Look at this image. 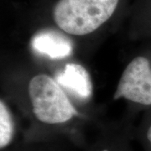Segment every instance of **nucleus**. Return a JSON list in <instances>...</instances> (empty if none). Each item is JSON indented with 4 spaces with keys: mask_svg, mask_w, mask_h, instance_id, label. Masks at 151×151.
I'll return each mask as SVG.
<instances>
[{
    "mask_svg": "<svg viewBox=\"0 0 151 151\" xmlns=\"http://www.w3.org/2000/svg\"><path fill=\"white\" fill-rule=\"evenodd\" d=\"M119 0H59L53 19L62 32L83 36L96 31L115 12Z\"/></svg>",
    "mask_w": 151,
    "mask_h": 151,
    "instance_id": "f257e3e1",
    "label": "nucleus"
},
{
    "mask_svg": "<svg viewBox=\"0 0 151 151\" xmlns=\"http://www.w3.org/2000/svg\"><path fill=\"white\" fill-rule=\"evenodd\" d=\"M28 94L33 114L42 124H64L78 113L61 86L49 75L34 76L29 82Z\"/></svg>",
    "mask_w": 151,
    "mask_h": 151,
    "instance_id": "f03ea898",
    "label": "nucleus"
},
{
    "mask_svg": "<svg viewBox=\"0 0 151 151\" xmlns=\"http://www.w3.org/2000/svg\"><path fill=\"white\" fill-rule=\"evenodd\" d=\"M124 98L144 106L151 105V65L145 56H137L126 65L113 99Z\"/></svg>",
    "mask_w": 151,
    "mask_h": 151,
    "instance_id": "7ed1b4c3",
    "label": "nucleus"
},
{
    "mask_svg": "<svg viewBox=\"0 0 151 151\" xmlns=\"http://www.w3.org/2000/svg\"><path fill=\"white\" fill-rule=\"evenodd\" d=\"M31 45L38 53L55 60L69 56L73 50V45L68 38L52 30L37 33L33 37Z\"/></svg>",
    "mask_w": 151,
    "mask_h": 151,
    "instance_id": "20e7f679",
    "label": "nucleus"
},
{
    "mask_svg": "<svg viewBox=\"0 0 151 151\" xmlns=\"http://www.w3.org/2000/svg\"><path fill=\"white\" fill-rule=\"evenodd\" d=\"M56 81L81 99H89L92 94V84L90 74L82 65L68 63L56 76Z\"/></svg>",
    "mask_w": 151,
    "mask_h": 151,
    "instance_id": "39448f33",
    "label": "nucleus"
},
{
    "mask_svg": "<svg viewBox=\"0 0 151 151\" xmlns=\"http://www.w3.org/2000/svg\"><path fill=\"white\" fill-rule=\"evenodd\" d=\"M15 136L14 122L5 102L0 101V149L6 150L13 143Z\"/></svg>",
    "mask_w": 151,
    "mask_h": 151,
    "instance_id": "423d86ee",
    "label": "nucleus"
},
{
    "mask_svg": "<svg viewBox=\"0 0 151 151\" xmlns=\"http://www.w3.org/2000/svg\"><path fill=\"white\" fill-rule=\"evenodd\" d=\"M146 138H147V140H148L149 144H150V146L151 147V125L150 126L149 129H148L147 133H146Z\"/></svg>",
    "mask_w": 151,
    "mask_h": 151,
    "instance_id": "0eeeda50",
    "label": "nucleus"
}]
</instances>
